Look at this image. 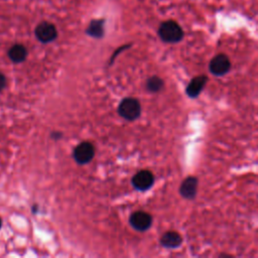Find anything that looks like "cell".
Returning <instances> with one entry per match:
<instances>
[{"label":"cell","instance_id":"11","mask_svg":"<svg viewBox=\"0 0 258 258\" xmlns=\"http://www.w3.org/2000/svg\"><path fill=\"white\" fill-rule=\"evenodd\" d=\"M8 57L14 63H21L27 57V50L22 44H15L9 49Z\"/></svg>","mask_w":258,"mask_h":258},{"label":"cell","instance_id":"2","mask_svg":"<svg viewBox=\"0 0 258 258\" xmlns=\"http://www.w3.org/2000/svg\"><path fill=\"white\" fill-rule=\"evenodd\" d=\"M118 113L126 120H135L141 113L139 102L133 98L124 99L118 107Z\"/></svg>","mask_w":258,"mask_h":258},{"label":"cell","instance_id":"13","mask_svg":"<svg viewBox=\"0 0 258 258\" xmlns=\"http://www.w3.org/2000/svg\"><path fill=\"white\" fill-rule=\"evenodd\" d=\"M164 86V81L159 77H151L148 79L146 83V87L150 92H158L160 91Z\"/></svg>","mask_w":258,"mask_h":258},{"label":"cell","instance_id":"8","mask_svg":"<svg viewBox=\"0 0 258 258\" xmlns=\"http://www.w3.org/2000/svg\"><path fill=\"white\" fill-rule=\"evenodd\" d=\"M198 180L195 177L187 178L181 185L180 193L186 199H194L197 194Z\"/></svg>","mask_w":258,"mask_h":258},{"label":"cell","instance_id":"15","mask_svg":"<svg viewBox=\"0 0 258 258\" xmlns=\"http://www.w3.org/2000/svg\"><path fill=\"white\" fill-rule=\"evenodd\" d=\"M0 228H1V220H0Z\"/></svg>","mask_w":258,"mask_h":258},{"label":"cell","instance_id":"4","mask_svg":"<svg viewBox=\"0 0 258 258\" xmlns=\"http://www.w3.org/2000/svg\"><path fill=\"white\" fill-rule=\"evenodd\" d=\"M95 154V148L90 142L80 143L74 150V159L78 164H88Z\"/></svg>","mask_w":258,"mask_h":258},{"label":"cell","instance_id":"6","mask_svg":"<svg viewBox=\"0 0 258 258\" xmlns=\"http://www.w3.org/2000/svg\"><path fill=\"white\" fill-rule=\"evenodd\" d=\"M154 182L153 175L149 171H141L137 173L132 179V185L139 191L148 190Z\"/></svg>","mask_w":258,"mask_h":258},{"label":"cell","instance_id":"1","mask_svg":"<svg viewBox=\"0 0 258 258\" xmlns=\"http://www.w3.org/2000/svg\"><path fill=\"white\" fill-rule=\"evenodd\" d=\"M159 34L166 42H178L183 38L184 31L176 21L168 20L160 26Z\"/></svg>","mask_w":258,"mask_h":258},{"label":"cell","instance_id":"10","mask_svg":"<svg viewBox=\"0 0 258 258\" xmlns=\"http://www.w3.org/2000/svg\"><path fill=\"white\" fill-rule=\"evenodd\" d=\"M182 237L177 232H167L161 239L163 246L167 248H177L182 244Z\"/></svg>","mask_w":258,"mask_h":258},{"label":"cell","instance_id":"5","mask_svg":"<svg viewBox=\"0 0 258 258\" xmlns=\"http://www.w3.org/2000/svg\"><path fill=\"white\" fill-rule=\"evenodd\" d=\"M231 63L227 56L225 55H218L212 59L210 62L209 69L211 73L215 76H223L230 70Z\"/></svg>","mask_w":258,"mask_h":258},{"label":"cell","instance_id":"7","mask_svg":"<svg viewBox=\"0 0 258 258\" xmlns=\"http://www.w3.org/2000/svg\"><path fill=\"white\" fill-rule=\"evenodd\" d=\"M152 223V218L149 214L145 212H135L130 217L131 226L138 231L147 230Z\"/></svg>","mask_w":258,"mask_h":258},{"label":"cell","instance_id":"9","mask_svg":"<svg viewBox=\"0 0 258 258\" xmlns=\"http://www.w3.org/2000/svg\"><path fill=\"white\" fill-rule=\"evenodd\" d=\"M208 82L207 76H198L194 78L187 87V94L191 98H196Z\"/></svg>","mask_w":258,"mask_h":258},{"label":"cell","instance_id":"14","mask_svg":"<svg viewBox=\"0 0 258 258\" xmlns=\"http://www.w3.org/2000/svg\"><path fill=\"white\" fill-rule=\"evenodd\" d=\"M6 86V79L5 77L0 73V91H2Z\"/></svg>","mask_w":258,"mask_h":258},{"label":"cell","instance_id":"3","mask_svg":"<svg viewBox=\"0 0 258 258\" xmlns=\"http://www.w3.org/2000/svg\"><path fill=\"white\" fill-rule=\"evenodd\" d=\"M58 31L54 24L49 22H41L35 28V36L41 42H50L57 38Z\"/></svg>","mask_w":258,"mask_h":258},{"label":"cell","instance_id":"12","mask_svg":"<svg viewBox=\"0 0 258 258\" xmlns=\"http://www.w3.org/2000/svg\"><path fill=\"white\" fill-rule=\"evenodd\" d=\"M87 32L94 37H101L103 35V21L93 20L89 25Z\"/></svg>","mask_w":258,"mask_h":258}]
</instances>
